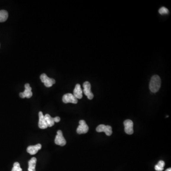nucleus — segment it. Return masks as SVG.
Instances as JSON below:
<instances>
[{
  "label": "nucleus",
  "instance_id": "1a4fd4ad",
  "mask_svg": "<svg viewBox=\"0 0 171 171\" xmlns=\"http://www.w3.org/2000/svg\"><path fill=\"white\" fill-rule=\"evenodd\" d=\"M33 96V92H31V88L30 84L27 83L25 85V91L23 92L20 93V96L21 98L24 99L25 98L30 99Z\"/></svg>",
  "mask_w": 171,
  "mask_h": 171
},
{
  "label": "nucleus",
  "instance_id": "f03ea898",
  "mask_svg": "<svg viewBox=\"0 0 171 171\" xmlns=\"http://www.w3.org/2000/svg\"><path fill=\"white\" fill-rule=\"evenodd\" d=\"M40 78L41 82L44 84L45 86L47 88L52 87L53 84L55 83V80L53 78H49L45 74H42L40 76Z\"/></svg>",
  "mask_w": 171,
  "mask_h": 171
},
{
  "label": "nucleus",
  "instance_id": "0eeeda50",
  "mask_svg": "<svg viewBox=\"0 0 171 171\" xmlns=\"http://www.w3.org/2000/svg\"><path fill=\"white\" fill-rule=\"evenodd\" d=\"M125 126V131L128 135H132L134 133L133 126L134 124L132 121L130 119H127L124 122Z\"/></svg>",
  "mask_w": 171,
  "mask_h": 171
},
{
  "label": "nucleus",
  "instance_id": "6ab92c4d",
  "mask_svg": "<svg viewBox=\"0 0 171 171\" xmlns=\"http://www.w3.org/2000/svg\"><path fill=\"white\" fill-rule=\"evenodd\" d=\"M60 120V118L59 117H54V121L55 122H56V123H58V122H59Z\"/></svg>",
  "mask_w": 171,
  "mask_h": 171
},
{
  "label": "nucleus",
  "instance_id": "dca6fc26",
  "mask_svg": "<svg viewBox=\"0 0 171 171\" xmlns=\"http://www.w3.org/2000/svg\"><path fill=\"white\" fill-rule=\"evenodd\" d=\"M165 165V163L163 161H160L155 166V170L157 171H162L164 170V166Z\"/></svg>",
  "mask_w": 171,
  "mask_h": 171
},
{
  "label": "nucleus",
  "instance_id": "f257e3e1",
  "mask_svg": "<svg viewBox=\"0 0 171 171\" xmlns=\"http://www.w3.org/2000/svg\"><path fill=\"white\" fill-rule=\"evenodd\" d=\"M161 85V80L158 75H154L151 79L149 83V88L153 93H157L159 91Z\"/></svg>",
  "mask_w": 171,
  "mask_h": 171
},
{
  "label": "nucleus",
  "instance_id": "6e6552de",
  "mask_svg": "<svg viewBox=\"0 0 171 171\" xmlns=\"http://www.w3.org/2000/svg\"><path fill=\"white\" fill-rule=\"evenodd\" d=\"M62 101L64 103H71L73 104H77L78 103V99H76L75 96H74L73 94L71 93H67L66 94L63 96Z\"/></svg>",
  "mask_w": 171,
  "mask_h": 171
},
{
  "label": "nucleus",
  "instance_id": "f8f14e48",
  "mask_svg": "<svg viewBox=\"0 0 171 171\" xmlns=\"http://www.w3.org/2000/svg\"><path fill=\"white\" fill-rule=\"evenodd\" d=\"M83 91L81 88V86L79 84H77L74 89L73 95L76 99H81L83 97Z\"/></svg>",
  "mask_w": 171,
  "mask_h": 171
},
{
  "label": "nucleus",
  "instance_id": "20e7f679",
  "mask_svg": "<svg viewBox=\"0 0 171 171\" xmlns=\"http://www.w3.org/2000/svg\"><path fill=\"white\" fill-rule=\"evenodd\" d=\"M98 132H104L107 136H110L112 134V127L110 125H100L96 128Z\"/></svg>",
  "mask_w": 171,
  "mask_h": 171
},
{
  "label": "nucleus",
  "instance_id": "f3484780",
  "mask_svg": "<svg viewBox=\"0 0 171 171\" xmlns=\"http://www.w3.org/2000/svg\"><path fill=\"white\" fill-rule=\"evenodd\" d=\"M22 169L20 167L19 163L18 162H15L13 164V167L12 171H22Z\"/></svg>",
  "mask_w": 171,
  "mask_h": 171
},
{
  "label": "nucleus",
  "instance_id": "9d476101",
  "mask_svg": "<svg viewBox=\"0 0 171 171\" xmlns=\"http://www.w3.org/2000/svg\"><path fill=\"white\" fill-rule=\"evenodd\" d=\"M41 147L42 146L40 143L34 146H29L27 149V152L31 155H34L37 154L40 149H41Z\"/></svg>",
  "mask_w": 171,
  "mask_h": 171
},
{
  "label": "nucleus",
  "instance_id": "39448f33",
  "mask_svg": "<svg viewBox=\"0 0 171 171\" xmlns=\"http://www.w3.org/2000/svg\"><path fill=\"white\" fill-rule=\"evenodd\" d=\"M80 125H78L77 129V132L78 134H86L88 131L89 128L87 125L85 121L83 120H81L79 122Z\"/></svg>",
  "mask_w": 171,
  "mask_h": 171
},
{
  "label": "nucleus",
  "instance_id": "2eb2a0df",
  "mask_svg": "<svg viewBox=\"0 0 171 171\" xmlns=\"http://www.w3.org/2000/svg\"><path fill=\"white\" fill-rule=\"evenodd\" d=\"M8 18V13L5 10L0 11V22H4Z\"/></svg>",
  "mask_w": 171,
  "mask_h": 171
},
{
  "label": "nucleus",
  "instance_id": "9b49d317",
  "mask_svg": "<svg viewBox=\"0 0 171 171\" xmlns=\"http://www.w3.org/2000/svg\"><path fill=\"white\" fill-rule=\"evenodd\" d=\"M39 121L38 125H39V128H40L41 129H46L48 127L45 119L44 116L41 111L39 112Z\"/></svg>",
  "mask_w": 171,
  "mask_h": 171
},
{
  "label": "nucleus",
  "instance_id": "4468645a",
  "mask_svg": "<svg viewBox=\"0 0 171 171\" xmlns=\"http://www.w3.org/2000/svg\"><path fill=\"white\" fill-rule=\"evenodd\" d=\"M45 119L47 122L48 127H52L54 125V118L51 117L49 114H46L44 116Z\"/></svg>",
  "mask_w": 171,
  "mask_h": 171
},
{
  "label": "nucleus",
  "instance_id": "ddd939ff",
  "mask_svg": "<svg viewBox=\"0 0 171 171\" xmlns=\"http://www.w3.org/2000/svg\"><path fill=\"white\" fill-rule=\"evenodd\" d=\"M37 159L35 157L31 158L30 160L28 162L29 167L28 171H36L35 167H36V164Z\"/></svg>",
  "mask_w": 171,
  "mask_h": 171
},
{
  "label": "nucleus",
  "instance_id": "423d86ee",
  "mask_svg": "<svg viewBox=\"0 0 171 171\" xmlns=\"http://www.w3.org/2000/svg\"><path fill=\"white\" fill-rule=\"evenodd\" d=\"M55 143L56 145L62 146L66 144V141L63 135L62 132L61 130H58L57 131V135L56 136Z\"/></svg>",
  "mask_w": 171,
  "mask_h": 171
},
{
  "label": "nucleus",
  "instance_id": "7ed1b4c3",
  "mask_svg": "<svg viewBox=\"0 0 171 171\" xmlns=\"http://www.w3.org/2000/svg\"><path fill=\"white\" fill-rule=\"evenodd\" d=\"M83 92L86 96H87L88 99L91 100L94 98V95L91 91V83L88 81H86L83 83Z\"/></svg>",
  "mask_w": 171,
  "mask_h": 171
},
{
  "label": "nucleus",
  "instance_id": "aec40b11",
  "mask_svg": "<svg viewBox=\"0 0 171 171\" xmlns=\"http://www.w3.org/2000/svg\"><path fill=\"white\" fill-rule=\"evenodd\" d=\"M165 171H171V168H168L167 169H166Z\"/></svg>",
  "mask_w": 171,
  "mask_h": 171
},
{
  "label": "nucleus",
  "instance_id": "a211bd4d",
  "mask_svg": "<svg viewBox=\"0 0 171 171\" xmlns=\"http://www.w3.org/2000/svg\"><path fill=\"white\" fill-rule=\"evenodd\" d=\"M159 12L160 14H167L169 13V10L165 7H162L159 9Z\"/></svg>",
  "mask_w": 171,
  "mask_h": 171
}]
</instances>
